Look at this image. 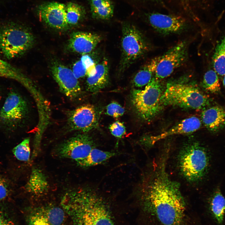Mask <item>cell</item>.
Wrapping results in <instances>:
<instances>
[{"label": "cell", "mask_w": 225, "mask_h": 225, "mask_svg": "<svg viewBox=\"0 0 225 225\" xmlns=\"http://www.w3.org/2000/svg\"><path fill=\"white\" fill-rule=\"evenodd\" d=\"M168 153L164 152L142 180L137 192L145 206L164 225H180L184 218L185 203L179 184L166 170Z\"/></svg>", "instance_id": "1"}, {"label": "cell", "mask_w": 225, "mask_h": 225, "mask_svg": "<svg viewBox=\"0 0 225 225\" xmlns=\"http://www.w3.org/2000/svg\"><path fill=\"white\" fill-rule=\"evenodd\" d=\"M162 105L200 109L209 105L211 100L195 84L175 81L168 83L160 99Z\"/></svg>", "instance_id": "2"}, {"label": "cell", "mask_w": 225, "mask_h": 225, "mask_svg": "<svg viewBox=\"0 0 225 225\" xmlns=\"http://www.w3.org/2000/svg\"><path fill=\"white\" fill-rule=\"evenodd\" d=\"M34 37L25 27L10 22L0 25V51L7 58L22 55L33 45Z\"/></svg>", "instance_id": "3"}, {"label": "cell", "mask_w": 225, "mask_h": 225, "mask_svg": "<svg viewBox=\"0 0 225 225\" xmlns=\"http://www.w3.org/2000/svg\"><path fill=\"white\" fill-rule=\"evenodd\" d=\"M178 161L180 171L188 181H199L207 172L209 157L205 149L197 142L185 145L179 153Z\"/></svg>", "instance_id": "4"}, {"label": "cell", "mask_w": 225, "mask_h": 225, "mask_svg": "<svg viewBox=\"0 0 225 225\" xmlns=\"http://www.w3.org/2000/svg\"><path fill=\"white\" fill-rule=\"evenodd\" d=\"M163 91L161 80L154 76L144 89L132 90V103L136 112L142 119L150 120L160 112L162 106L160 99Z\"/></svg>", "instance_id": "5"}, {"label": "cell", "mask_w": 225, "mask_h": 225, "mask_svg": "<svg viewBox=\"0 0 225 225\" xmlns=\"http://www.w3.org/2000/svg\"><path fill=\"white\" fill-rule=\"evenodd\" d=\"M121 55L119 70L122 72L148 50L145 38L133 24L124 22L122 25Z\"/></svg>", "instance_id": "6"}, {"label": "cell", "mask_w": 225, "mask_h": 225, "mask_svg": "<svg viewBox=\"0 0 225 225\" xmlns=\"http://www.w3.org/2000/svg\"><path fill=\"white\" fill-rule=\"evenodd\" d=\"M94 148L92 138L86 133L78 134L64 141L55 150L60 158L71 159L76 162L86 158Z\"/></svg>", "instance_id": "7"}, {"label": "cell", "mask_w": 225, "mask_h": 225, "mask_svg": "<svg viewBox=\"0 0 225 225\" xmlns=\"http://www.w3.org/2000/svg\"><path fill=\"white\" fill-rule=\"evenodd\" d=\"M27 112L25 100L18 93L11 92L0 110V122L8 128H15L25 118Z\"/></svg>", "instance_id": "8"}, {"label": "cell", "mask_w": 225, "mask_h": 225, "mask_svg": "<svg viewBox=\"0 0 225 225\" xmlns=\"http://www.w3.org/2000/svg\"><path fill=\"white\" fill-rule=\"evenodd\" d=\"M187 51L186 42L182 41L160 56L154 77L161 80L170 76L184 62L187 58Z\"/></svg>", "instance_id": "9"}, {"label": "cell", "mask_w": 225, "mask_h": 225, "mask_svg": "<svg viewBox=\"0 0 225 225\" xmlns=\"http://www.w3.org/2000/svg\"><path fill=\"white\" fill-rule=\"evenodd\" d=\"M98 122L97 110L90 104L81 106L68 114L67 125L70 131L88 132L97 127Z\"/></svg>", "instance_id": "10"}, {"label": "cell", "mask_w": 225, "mask_h": 225, "mask_svg": "<svg viewBox=\"0 0 225 225\" xmlns=\"http://www.w3.org/2000/svg\"><path fill=\"white\" fill-rule=\"evenodd\" d=\"M27 220L28 225H65L66 217L62 208L48 204L32 208Z\"/></svg>", "instance_id": "11"}, {"label": "cell", "mask_w": 225, "mask_h": 225, "mask_svg": "<svg viewBox=\"0 0 225 225\" xmlns=\"http://www.w3.org/2000/svg\"><path fill=\"white\" fill-rule=\"evenodd\" d=\"M51 71L60 90L68 98L73 100L80 95V84L72 70L62 64L55 63L51 67Z\"/></svg>", "instance_id": "12"}, {"label": "cell", "mask_w": 225, "mask_h": 225, "mask_svg": "<svg viewBox=\"0 0 225 225\" xmlns=\"http://www.w3.org/2000/svg\"><path fill=\"white\" fill-rule=\"evenodd\" d=\"M41 19L50 27L58 30L65 29L69 26L66 17V5L56 2L42 3L37 9Z\"/></svg>", "instance_id": "13"}, {"label": "cell", "mask_w": 225, "mask_h": 225, "mask_svg": "<svg viewBox=\"0 0 225 225\" xmlns=\"http://www.w3.org/2000/svg\"><path fill=\"white\" fill-rule=\"evenodd\" d=\"M201 122L199 118L192 116L182 120L169 129L157 135L143 138L140 141L142 144L146 146L154 145L159 141L169 136L192 133L199 129Z\"/></svg>", "instance_id": "14"}, {"label": "cell", "mask_w": 225, "mask_h": 225, "mask_svg": "<svg viewBox=\"0 0 225 225\" xmlns=\"http://www.w3.org/2000/svg\"><path fill=\"white\" fill-rule=\"evenodd\" d=\"M148 20L155 30L163 34L180 32L186 26L185 21L183 18L175 15L153 13L149 15Z\"/></svg>", "instance_id": "15"}, {"label": "cell", "mask_w": 225, "mask_h": 225, "mask_svg": "<svg viewBox=\"0 0 225 225\" xmlns=\"http://www.w3.org/2000/svg\"><path fill=\"white\" fill-rule=\"evenodd\" d=\"M101 36L97 33L83 32H73L69 40L68 47L72 52L86 54L93 51L100 42Z\"/></svg>", "instance_id": "16"}, {"label": "cell", "mask_w": 225, "mask_h": 225, "mask_svg": "<svg viewBox=\"0 0 225 225\" xmlns=\"http://www.w3.org/2000/svg\"><path fill=\"white\" fill-rule=\"evenodd\" d=\"M202 121L210 132H217L225 127V109L218 105L205 109L202 112Z\"/></svg>", "instance_id": "17"}, {"label": "cell", "mask_w": 225, "mask_h": 225, "mask_svg": "<svg viewBox=\"0 0 225 225\" xmlns=\"http://www.w3.org/2000/svg\"><path fill=\"white\" fill-rule=\"evenodd\" d=\"M96 72L92 76L87 77L86 84L87 89L95 92L106 87L109 83L108 63L105 59L96 64Z\"/></svg>", "instance_id": "18"}, {"label": "cell", "mask_w": 225, "mask_h": 225, "mask_svg": "<svg viewBox=\"0 0 225 225\" xmlns=\"http://www.w3.org/2000/svg\"><path fill=\"white\" fill-rule=\"evenodd\" d=\"M48 188V182L44 173L38 168H33L25 186L26 190L33 195L40 196L46 192Z\"/></svg>", "instance_id": "19"}, {"label": "cell", "mask_w": 225, "mask_h": 225, "mask_svg": "<svg viewBox=\"0 0 225 225\" xmlns=\"http://www.w3.org/2000/svg\"><path fill=\"white\" fill-rule=\"evenodd\" d=\"M90 12L95 19L108 20L112 17L114 6L111 0H90Z\"/></svg>", "instance_id": "20"}, {"label": "cell", "mask_w": 225, "mask_h": 225, "mask_svg": "<svg viewBox=\"0 0 225 225\" xmlns=\"http://www.w3.org/2000/svg\"><path fill=\"white\" fill-rule=\"evenodd\" d=\"M159 56L152 59L144 65L134 76L132 82L136 87H142L148 84L155 75Z\"/></svg>", "instance_id": "21"}, {"label": "cell", "mask_w": 225, "mask_h": 225, "mask_svg": "<svg viewBox=\"0 0 225 225\" xmlns=\"http://www.w3.org/2000/svg\"><path fill=\"white\" fill-rule=\"evenodd\" d=\"M118 154V153L114 152L94 148L86 158L76 162L81 167L88 168L102 164Z\"/></svg>", "instance_id": "22"}, {"label": "cell", "mask_w": 225, "mask_h": 225, "mask_svg": "<svg viewBox=\"0 0 225 225\" xmlns=\"http://www.w3.org/2000/svg\"><path fill=\"white\" fill-rule=\"evenodd\" d=\"M210 208L215 220L219 224L223 221L225 214V198L219 188L214 192L210 201Z\"/></svg>", "instance_id": "23"}, {"label": "cell", "mask_w": 225, "mask_h": 225, "mask_svg": "<svg viewBox=\"0 0 225 225\" xmlns=\"http://www.w3.org/2000/svg\"><path fill=\"white\" fill-rule=\"evenodd\" d=\"M65 5L66 20L68 26L78 24L85 18L86 10L82 5L74 2Z\"/></svg>", "instance_id": "24"}, {"label": "cell", "mask_w": 225, "mask_h": 225, "mask_svg": "<svg viewBox=\"0 0 225 225\" xmlns=\"http://www.w3.org/2000/svg\"><path fill=\"white\" fill-rule=\"evenodd\" d=\"M0 77L12 79L26 85L31 82L28 78L19 70L0 58Z\"/></svg>", "instance_id": "25"}, {"label": "cell", "mask_w": 225, "mask_h": 225, "mask_svg": "<svg viewBox=\"0 0 225 225\" xmlns=\"http://www.w3.org/2000/svg\"><path fill=\"white\" fill-rule=\"evenodd\" d=\"M214 70L221 76L225 75V35L218 43L212 57Z\"/></svg>", "instance_id": "26"}, {"label": "cell", "mask_w": 225, "mask_h": 225, "mask_svg": "<svg viewBox=\"0 0 225 225\" xmlns=\"http://www.w3.org/2000/svg\"><path fill=\"white\" fill-rule=\"evenodd\" d=\"M202 86L207 91L212 93H217L220 90L221 85L217 73L212 70L208 71L204 74Z\"/></svg>", "instance_id": "27"}, {"label": "cell", "mask_w": 225, "mask_h": 225, "mask_svg": "<svg viewBox=\"0 0 225 225\" xmlns=\"http://www.w3.org/2000/svg\"><path fill=\"white\" fill-rule=\"evenodd\" d=\"M12 152L18 160L23 162L28 161L30 158V139L26 138L12 149Z\"/></svg>", "instance_id": "28"}, {"label": "cell", "mask_w": 225, "mask_h": 225, "mask_svg": "<svg viewBox=\"0 0 225 225\" xmlns=\"http://www.w3.org/2000/svg\"><path fill=\"white\" fill-rule=\"evenodd\" d=\"M10 181L0 172V201L8 198L12 192Z\"/></svg>", "instance_id": "29"}, {"label": "cell", "mask_w": 225, "mask_h": 225, "mask_svg": "<svg viewBox=\"0 0 225 225\" xmlns=\"http://www.w3.org/2000/svg\"><path fill=\"white\" fill-rule=\"evenodd\" d=\"M80 60L86 69L87 77L94 75L96 72V64L91 58L87 54L83 55Z\"/></svg>", "instance_id": "30"}, {"label": "cell", "mask_w": 225, "mask_h": 225, "mask_svg": "<svg viewBox=\"0 0 225 225\" xmlns=\"http://www.w3.org/2000/svg\"><path fill=\"white\" fill-rule=\"evenodd\" d=\"M124 112V108L116 102L110 103L107 107V114L113 118H117L121 116Z\"/></svg>", "instance_id": "31"}, {"label": "cell", "mask_w": 225, "mask_h": 225, "mask_svg": "<svg viewBox=\"0 0 225 225\" xmlns=\"http://www.w3.org/2000/svg\"><path fill=\"white\" fill-rule=\"evenodd\" d=\"M109 129L111 134L116 138H121L126 133L124 125L119 121H117L111 124Z\"/></svg>", "instance_id": "32"}, {"label": "cell", "mask_w": 225, "mask_h": 225, "mask_svg": "<svg viewBox=\"0 0 225 225\" xmlns=\"http://www.w3.org/2000/svg\"><path fill=\"white\" fill-rule=\"evenodd\" d=\"M72 71L74 76L78 79L87 75L86 69L81 60L75 63Z\"/></svg>", "instance_id": "33"}, {"label": "cell", "mask_w": 225, "mask_h": 225, "mask_svg": "<svg viewBox=\"0 0 225 225\" xmlns=\"http://www.w3.org/2000/svg\"><path fill=\"white\" fill-rule=\"evenodd\" d=\"M0 225H14L7 218L0 213Z\"/></svg>", "instance_id": "34"}, {"label": "cell", "mask_w": 225, "mask_h": 225, "mask_svg": "<svg viewBox=\"0 0 225 225\" xmlns=\"http://www.w3.org/2000/svg\"><path fill=\"white\" fill-rule=\"evenodd\" d=\"M223 86L225 88V75L224 76V78L223 80Z\"/></svg>", "instance_id": "35"}, {"label": "cell", "mask_w": 225, "mask_h": 225, "mask_svg": "<svg viewBox=\"0 0 225 225\" xmlns=\"http://www.w3.org/2000/svg\"><path fill=\"white\" fill-rule=\"evenodd\" d=\"M129 0L130 1V2H132V0Z\"/></svg>", "instance_id": "36"}, {"label": "cell", "mask_w": 225, "mask_h": 225, "mask_svg": "<svg viewBox=\"0 0 225 225\" xmlns=\"http://www.w3.org/2000/svg\"><path fill=\"white\" fill-rule=\"evenodd\" d=\"M1 95H0V99H1Z\"/></svg>", "instance_id": "37"}]
</instances>
